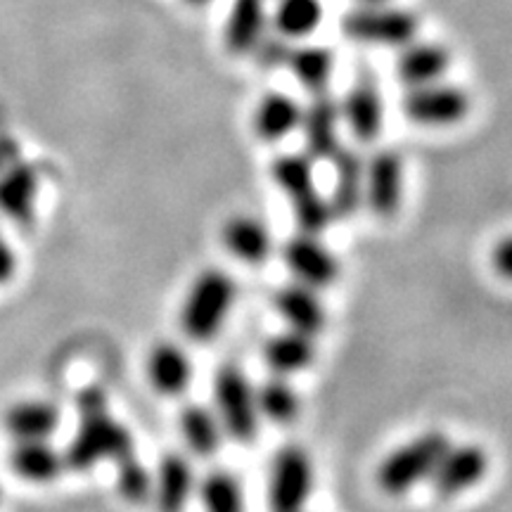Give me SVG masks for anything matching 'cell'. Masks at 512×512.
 Returning a JSON list of instances; mask_svg holds the SVG:
<instances>
[{
  "mask_svg": "<svg viewBox=\"0 0 512 512\" xmlns=\"http://www.w3.org/2000/svg\"><path fill=\"white\" fill-rule=\"evenodd\" d=\"M235 299H238V285L233 275L221 268H204L188 285L178 311L183 335L197 344L211 342L230 318Z\"/></svg>",
  "mask_w": 512,
  "mask_h": 512,
  "instance_id": "obj_1",
  "label": "cell"
},
{
  "mask_svg": "<svg viewBox=\"0 0 512 512\" xmlns=\"http://www.w3.org/2000/svg\"><path fill=\"white\" fill-rule=\"evenodd\" d=\"M451 444L444 432L430 430L415 434L413 439L403 441L392 448L382 463L377 465L375 482L387 496H403L422 482H430L434 467L444 456L446 446Z\"/></svg>",
  "mask_w": 512,
  "mask_h": 512,
  "instance_id": "obj_2",
  "label": "cell"
},
{
  "mask_svg": "<svg viewBox=\"0 0 512 512\" xmlns=\"http://www.w3.org/2000/svg\"><path fill=\"white\" fill-rule=\"evenodd\" d=\"M214 413L228 439L252 444L259 434L261 415L256 406V384L245 370L226 363L214 375Z\"/></svg>",
  "mask_w": 512,
  "mask_h": 512,
  "instance_id": "obj_3",
  "label": "cell"
},
{
  "mask_svg": "<svg viewBox=\"0 0 512 512\" xmlns=\"http://www.w3.org/2000/svg\"><path fill=\"white\" fill-rule=\"evenodd\" d=\"M342 34L361 46L403 48L418 38L420 19L411 10L387 3H358L339 22Z\"/></svg>",
  "mask_w": 512,
  "mask_h": 512,
  "instance_id": "obj_4",
  "label": "cell"
},
{
  "mask_svg": "<svg viewBox=\"0 0 512 512\" xmlns=\"http://www.w3.org/2000/svg\"><path fill=\"white\" fill-rule=\"evenodd\" d=\"M133 451V434L128 432L124 422L112 418L110 413L83 415L79 432L72 439V444L64 451L67 467L79 472H88L91 467L105 463V460H117L131 456Z\"/></svg>",
  "mask_w": 512,
  "mask_h": 512,
  "instance_id": "obj_5",
  "label": "cell"
},
{
  "mask_svg": "<svg viewBox=\"0 0 512 512\" xmlns=\"http://www.w3.org/2000/svg\"><path fill=\"white\" fill-rule=\"evenodd\" d=\"M316 470L309 451L297 444L278 448L271 465H268L266 496L271 512H297L306 510L311 501Z\"/></svg>",
  "mask_w": 512,
  "mask_h": 512,
  "instance_id": "obj_6",
  "label": "cell"
},
{
  "mask_svg": "<svg viewBox=\"0 0 512 512\" xmlns=\"http://www.w3.org/2000/svg\"><path fill=\"white\" fill-rule=\"evenodd\" d=\"M406 188V166L403 157L392 147L375 150L366 159L363 174V204L377 219H392L399 214Z\"/></svg>",
  "mask_w": 512,
  "mask_h": 512,
  "instance_id": "obj_7",
  "label": "cell"
},
{
  "mask_svg": "<svg viewBox=\"0 0 512 512\" xmlns=\"http://www.w3.org/2000/svg\"><path fill=\"white\" fill-rule=\"evenodd\" d=\"M470 112V98L460 86L446 83L444 79L427 86L408 88L403 98V114L413 124L425 128L456 126Z\"/></svg>",
  "mask_w": 512,
  "mask_h": 512,
  "instance_id": "obj_8",
  "label": "cell"
},
{
  "mask_svg": "<svg viewBox=\"0 0 512 512\" xmlns=\"http://www.w3.org/2000/svg\"><path fill=\"white\" fill-rule=\"evenodd\" d=\"M489 470V453L479 444H448L434 467L430 484L434 496L453 501L482 482Z\"/></svg>",
  "mask_w": 512,
  "mask_h": 512,
  "instance_id": "obj_9",
  "label": "cell"
},
{
  "mask_svg": "<svg viewBox=\"0 0 512 512\" xmlns=\"http://www.w3.org/2000/svg\"><path fill=\"white\" fill-rule=\"evenodd\" d=\"M339 114L358 143H373L380 138L384 128V98L370 69H358L354 83L339 102Z\"/></svg>",
  "mask_w": 512,
  "mask_h": 512,
  "instance_id": "obj_10",
  "label": "cell"
},
{
  "mask_svg": "<svg viewBox=\"0 0 512 512\" xmlns=\"http://www.w3.org/2000/svg\"><path fill=\"white\" fill-rule=\"evenodd\" d=\"M283 261L294 283L325 290L339 278V261L320 235L297 233L283 245Z\"/></svg>",
  "mask_w": 512,
  "mask_h": 512,
  "instance_id": "obj_11",
  "label": "cell"
},
{
  "mask_svg": "<svg viewBox=\"0 0 512 512\" xmlns=\"http://www.w3.org/2000/svg\"><path fill=\"white\" fill-rule=\"evenodd\" d=\"M339 126H342L339 102L328 91L313 93L309 105L302 110V124H299L306 145L304 152L313 162H330L337 155L342 147Z\"/></svg>",
  "mask_w": 512,
  "mask_h": 512,
  "instance_id": "obj_12",
  "label": "cell"
},
{
  "mask_svg": "<svg viewBox=\"0 0 512 512\" xmlns=\"http://www.w3.org/2000/svg\"><path fill=\"white\" fill-rule=\"evenodd\" d=\"M197 477L183 453H164L152 472V501L157 512H183L195 496Z\"/></svg>",
  "mask_w": 512,
  "mask_h": 512,
  "instance_id": "obj_13",
  "label": "cell"
},
{
  "mask_svg": "<svg viewBox=\"0 0 512 512\" xmlns=\"http://www.w3.org/2000/svg\"><path fill=\"white\" fill-rule=\"evenodd\" d=\"M221 245L242 264L259 266L271 259L273 235L268 223L254 214H233L221 228Z\"/></svg>",
  "mask_w": 512,
  "mask_h": 512,
  "instance_id": "obj_14",
  "label": "cell"
},
{
  "mask_svg": "<svg viewBox=\"0 0 512 512\" xmlns=\"http://www.w3.org/2000/svg\"><path fill=\"white\" fill-rule=\"evenodd\" d=\"M273 306L283 318L285 328L304 332V335L318 337L328 325V309H325L318 290L294 283V280L275 292Z\"/></svg>",
  "mask_w": 512,
  "mask_h": 512,
  "instance_id": "obj_15",
  "label": "cell"
},
{
  "mask_svg": "<svg viewBox=\"0 0 512 512\" xmlns=\"http://www.w3.org/2000/svg\"><path fill=\"white\" fill-rule=\"evenodd\" d=\"M192 361L181 344L157 342L145 358V375L150 387L162 396H181L192 384Z\"/></svg>",
  "mask_w": 512,
  "mask_h": 512,
  "instance_id": "obj_16",
  "label": "cell"
},
{
  "mask_svg": "<svg viewBox=\"0 0 512 512\" xmlns=\"http://www.w3.org/2000/svg\"><path fill=\"white\" fill-rule=\"evenodd\" d=\"M268 22V0H233L226 24L223 46L230 55H249L264 41Z\"/></svg>",
  "mask_w": 512,
  "mask_h": 512,
  "instance_id": "obj_17",
  "label": "cell"
},
{
  "mask_svg": "<svg viewBox=\"0 0 512 512\" xmlns=\"http://www.w3.org/2000/svg\"><path fill=\"white\" fill-rule=\"evenodd\" d=\"M448 67H451V53H448L446 46L434 41H418V38H413L411 43L401 48V55L396 57V76L408 88L441 81Z\"/></svg>",
  "mask_w": 512,
  "mask_h": 512,
  "instance_id": "obj_18",
  "label": "cell"
},
{
  "mask_svg": "<svg viewBox=\"0 0 512 512\" xmlns=\"http://www.w3.org/2000/svg\"><path fill=\"white\" fill-rule=\"evenodd\" d=\"M261 356L273 375L292 377L304 373L316 361V337L285 328L266 339Z\"/></svg>",
  "mask_w": 512,
  "mask_h": 512,
  "instance_id": "obj_19",
  "label": "cell"
},
{
  "mask_svg": "<svg viewBox=\"0 0 512 512\" xmlns=\"http://www.w3.org/2000/svg\"><path fill=\"white\" fill-rule=\"evenodd\" d=\"M335 164V181L328 195L335 219H349L363 207V174H366V159L349 147H339L337 155L330 159Z\"/></svg>",
  "mask_w": 512,
  "mask_h": 512,
  "instance_id": "obj_20",
  "label": "cell"
},
{
  "mask_svg": "<svg viewBox=\"0 0 512 512\" xmlns=\"http://www.w3.org/2000/svg\"><path fill=\"white\" fill-rule=\"evenodd\" d=\"M302 110L304 107L292 95L278 91L266 93L252 114L256 138L264 140V143H280V140L290 138L294 131H299Z\"/></svg>",
  "mask_w": 512,
  "mask_h": 512,
  "instance_id": "obj_21",
  "label": "cell"
},
{
  "mask_svg": "<svg viewBox=\"0 0 512 512\" xmlns=\"http://www.w3.org/2000/svg\"><path fill=\"white\" fill-rule=\"evenodd\" d=\"M10 467L24 482L50 484L62 475L67 460H64V451H57L50 439L15 441V448L10 453Z\"/></svg>",
  "mask_w": 512,
  "mask_h": 512,
  "instance_id": "obj_22",
  "label": "cell"
},
{
  "mask_svg": "<svg viewBox=\"0 0 512 512\" xmlns=\"http://www.w3.org/2000/svg\"><path fill=\"white\" fill-rule=\"evenodd\" d=\"M60 408L46 399H27L17 401L5 413V430L12 434L15 441H34L50 439L60 427Z\"/></svg>",
  "mask_w": 512,
  "mask_h": 512,
  "instance_id": "obj_23",
  "label": "cell"
},
{
  "mask_svg": "<svg viewBox=\"0 0 512 512\" xmlns=\"http://www.w3.org/2000/svg\"><path fill=\"white\" fill-rule=\"evenodd\" d=\"M178 430L188 446V451L197 458H209L219 451L226 432H223L214 408L202 403H188L178 415Z\"/></svg>",
  "mask_w": 512,
  "mask_h": 512,
  "instance_id": "obj_24",
  "label": "cell"
},
{
  "mask_svg": "<svg viewBox=\"0 0 512 512\" xmlns=\"http://www.w3.org/2000/svg\"><path fill=\"white\" fill-rule=\"evenodd\" d=\"M285 67L290 69L302 86L313 93L328 91L332 72H335V53L318 43H302L290 46L285 57Z\"/></svg>",
  "mask_w": 512,
  "mask_h": 512,
  "instance_id": "obj_25",
  "label": "cell"
},
{
  "mask_svg": "<svg viewBox=\"0 0 512 512\" xmlns=\"http://www.w3.org/2000/svg\"><path fill=\"white\" fill-rule=\"evenodd\" d=\"M256 406L261 420L273 425H292L302 413V396L294 389L290 377L271 375L256 387Z\"/></svg>",
  "mask_w": 512,
  "mask_h": 512,
  "instance_id": "obj_26",
  "label": "cell"
},
{
  "mask_svg": "<svg viewBox=\"0 0 512 512\" xmlns=\"http://www.w3.org/2000/svg\"><path fill=\"white\" fill-rule=\"evenodd\" d=\"M271 22L285 41H302L316 34L325 10L320 0H275Z\"/></svg>",
  "mask_w": 512,
  "mask_h": 512,
  "instance_id": "obj_27",
  "label": "cell"
},
{
  "mask_svg": "<svg viewBox=\"0 0 512 512\" xmlns=\"http://www.w3.org/2000/svg\"><path fill=\"white\" fill-rule=\"evenodd\" d=\"M195 496L204 512H245V489L230 470H211L197 482Z\"/></svg>",
  "mask_w": 512,
  "mask_h": 512,
  "instance_id": "obj_28",
  "label": "cell"
},
{
  "mask_svg": "<svg viewBox=\"0 0 512 512\" xmlns=\"http://www.w3.org/2000/svg\"><path fill=\"white\" fill-rule=\"evenodd\" d=\"M271 178L278 185L280 192L287 200H297V197L309 195L318 190L316 171H313V159L302 152V155H280L271 164Z\"/></svg>",
  "mask_w": 512,
  "mask_h": 512,
  "instance_id": "obj_29",
  "label": "cell"
},
{
  "mask_svg": "<svg viewBox=\"0 0 512 512\" xmlns=\"http://www.w3.org/2000/svg\"><path fill=\"white\" fill-rule=\"evenodd\" d=\"M38 178L29 166H17L0 181V209L15 219H27L34 211Z\"/></svg>",
  "mask_w": 512,
  "mask_h": 512,
  "instance_id": "obj_30",
  "label": "cell"
},
{
  "mask_svg": "<svg viewBox=\"0 0 512 512\" xmlns=\"http://www.w3.org/2000/svg\"><path fill=\"white\" fill-rule=\"evenodd\" d=\"M117 484L119 496L131 505H143L152 501V470L136 453L117 460Z\"/></svg>",
  "mask_w": 512,
  "mask_h": 512,
  "instance_id": "obj_31",
  "label": "cell"
},
{
  "mask_svg": "<svg viewBox=\"0 0 512 512\" xmlns=\"http://www.w3.org/2000/svg\"><path fill=\"white\" fill-rule=\"evenodd\" d=\"M292 211L299 233L323 235L330 228V223L337 221L330 200L320 190H313L309 195L292 200Z\"/></svg>",
  "mask_w": 512,
  "mask_h": 512,
  "instance_id": "obj_32",
  "label": "cell"
},
{
  "mask_svg": "<svg viewBox=\"0 0 512 512\" xmlns=\"http://www.w3.org/2000/svg\"><path fill=\"white\" fill-rule=\"evenodd\" d=\"M76 406H79L81 418L83 415L105 413L107 411V392L102 387H98V384L81 389L79 396H76Z\"/></svg>",
  "mask_w": 512,
  "mask_h": 512,
  "instance_id": "obj_33",
  "label": "cell"
},
{
  "mask_svg": "<svg viewBox=\"0 0 512 512\" xmlns=\"http://www.w3.org/2000/svg\"><path fill=\"white\" fill-rule=\"evenodd\" d=\"M491 266L498 275L512 280V235L498 240L496 247L491 249Z\"/></svg>",
  "mask_w": 512,
  "mask_h": 512,
  "instance_id": "obj_34",
  "label": "cell"
},
{
  "mask_svg": "<svg viewBox=\"0 0 512 512\" xmlns=\"http://www.w3.org/2000/svg\"><path fill=\"white\" fill-rule=\"evenodd\" d=\"M12 273H15V256L5 242H0V283H5Z\"/></svg>",
  "mask_w": 512,
  "mask_h": 512,
  "instance_id": "obj_35",
  "label": "cell"
},
{
  "mask_svg": "<svg viewBox=\"0 0 512 512\" xmlns=\"http://www.w3.org/2000/svg\"><path fill=\"white\" fill-rule=\"evenodd\" d=\"M185 5H190V8H204V5H209L211 0H183Z\"/></svg>",
  "mask_w": 512,
  "mask_h": 512,
  "instance_id": "obj_36",
  "label": "cell"
},
{
  "mask_svg": "<svg viewBox=\"0 0 512 512\" xmlns=\"http://www.w3.org/2000/svg\"><path fill=\"white\" fill-rule=\"evenodd\" d=\"M358 3H387V0H358Z\"/></svg>",
  "mask_w": 512,
  "mask_h": 512,
  "instance_id": "obj_37",
  "label": "cell"
},
{
  "mask_svg": "<svg viewBox=\"0 0 512 512\" xmlns=\"http://www.w3.org/2000/svg\"><path fill=\"white\" fill-rule=\"evenodd\" d=\"M0 501H3V489H0Z\"/></svg>",
  "mask_w": 512,
  "mask_h": 512,
  "instance_id": "obj_38",
  "label": "cell"
},
{
  "mask_svg": "<svg viewBox=\"0 0 512 512\" xmlns=\"http://www.w3.org/2000/svg\"><path fill=\"white\" fill-rule=\"evenodd\" d=\"M297 512H306V510H297Z\"/></svg>",
  "mask_w": 512,
  "mask_h": 512,
  "instance_id": "obj_39",
  "label": "cell"
}]
</instances>
